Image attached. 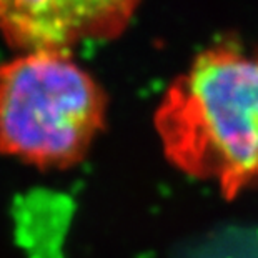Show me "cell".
Returning a JSON list of instances; mask_svg holds the SVG:
<instances>
[{
	"mask_svg": "<svg viewBox=\"0 0 258 258\" xmlns=\"http://www.w3.org/2000/svg\"><path fill=\"white\" fill-rule=\"evenodd\" d=\"M155 125L175 165L235 197L258 178V52L202 53L168 89Z\"/></svg>",
	"mask_w": 258,
	"mask_h": 258,
	"instance_id": "1",
	"label": "cell"
},
{
	"mask_svg": "<svg viewBox=\"0 0 258 258\" xmlns=\"http://www.w3.org/2000/svg\"><path fill=\"white\" fill-rule=\"evenodd\" d=\"M102 90L67 52L32 50L0 67V152L69 167L102 128Z\"/></svg>",
	"mask_w": 258,
	"mask_h": 258,
	"instance_id": "2",
	"label": "cell"
},
{
	"mask_svg": "<svg viewBox=\"0 0 258 258\" xmlns=\"http://www.w3.org/2000/svg\"><path fill=\"white\" fill-rule=\"evenodd\" d=\"M139 0H0V34L14 47L67 52L118 35Z\"/></svg>",
	"mask_w": 258,
	"mask_h": 258,
	"instance_id": "3",
	"label": "cell"
}]
</instances>
